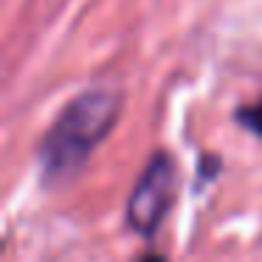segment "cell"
Instances as JSON below:
<instances>
[{"mask_svg":"<svg viewBox=\"0 0 262 262\" xmlns=\"http://www.w3.org/2000/svg\"><path fill=\"white\" fill-rule=\"evenodd\" d=\"M121 113V96L110 88H91L62 107L40 141V169L48 186H65L82 172L93 149L110 136Z\"/></svg>","mask_w":262,"mask_h":262,"instance_id":"cell-1","label":"cell"},{"mask_svg":"<svg viewBox=\"0 0 262 262\" xmlns=\"http://www.w3.org/2000/svg\"><path fill=\"white\" fill-rule=\"evenodd\" d=\"M178 198V169L166 149H155L127 198V226L138 237H152L164 226Z\"/></svg>","mask_w":262,"mask_h":262,"instance_id":"cell-2","label":"cell"},{"mask_svg":"<svg viewBox=\"0 0 262 262\" xmlns=\"http://www.w3.org/2000/svg\"><path fill=\"white\" fill-rule=\"evenodd\" d=\"M234 119H237L239 127H245V130L254 133L256 138H262V99H256V102H251V104L237 107Z\"/></svg>","mask_w":262,"mask_h":262,"instance_id":"cell-3","label":"cell"},{"mask_svg":"<svg viewBox=\"0 0 262 262\" xmlns=\"http://www.w3.org/2000/svg\"><path fill=\"white\" fill-rule=\"evenodd\" d=\"M138 262H169L164 254H158V251H147V254L138 256Z\"/></svg>","mask_w":262,"mask_h":262,"instance_id":"cell-4","label":"cell"}]
</instances>
